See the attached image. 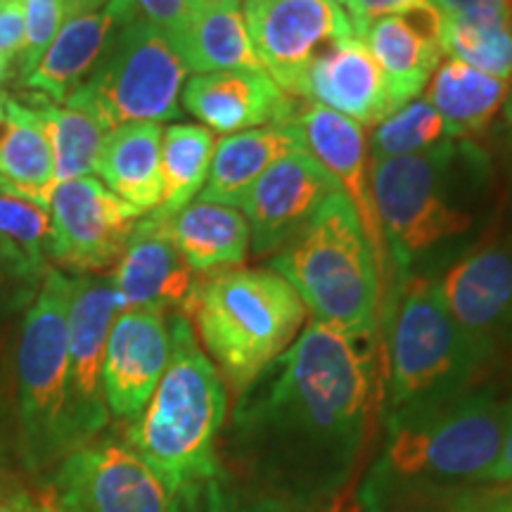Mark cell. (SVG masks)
Segmentation results:
<instances>
[{"instance_id": "6da1fadb", "label": "cell", "mask_w": 512, "mask_h": 512, "mask_svg": "<svg viewBox=\"0 0 512 512\" xmlns=\"http://www.w3.org/2000/svg\"><path fill=\"white\" fill-rule=\"evenodd\" d=\"M377 396L375 335L313 320L235 413L256 486L302 512L335 501L354 477Z\"/></svg>"}, {"instance_id": "7a4b0ae2", "label": "cell", "mask_w": 512, "mask_h": 512, "mask_svg": "<svg viewBox=\"0 0 512 512\" xmlns=\"http://www.w3.org/2000/svg\"><path fill=\"white\" fill-rule=\"evenodd\" d=\"M171 356L150 401L126 430V446L152 467L169 494L219 475L216 437L226 420V384L209 361L190 320L169 325Z\"/></svg>"}, {"instance_id": "3957f363", "label": "cell", "mask_w": 512, "mask_h": 512, "mask_svg": "<svg viewBox=\"0 0 512 512\" xmlns=\"http://www.w3.org/2000/svg\"><path fill=\"white\" fill-rule=\"evenodd\" d=\"M183 316L195 320L219 375L245 394L292 347L306 306L273 268H226L197 280Z\"/></svg>"}, {"instance_id": "277c9868", "label": "cell", "mask_w": 512, "mask_h": 512, "mask_svg": "<svg viewBox=\"0 0 512 512\" xmlns=\"http://www.w3.org/2000/svg\"><path fill=\"white\" fill-rule=\"evenodd\" d=\"M491 356L448 313L437 283L408 278L389 328V430L470 394Z\"/></svg>"}, {"instance_id": "5b68a950", "label": "cell", "mask_w": 512, "mask_h": 512, "mask_svg": "<svg viewBox=\"0 0 512 512\" xmlns=\"http://www.w3.org/2000/svg\"><path fill=\"white\" fill-rule=\"evenodd\" d=\"M271 266L320 323L377 335L382 275L344 192L318 209L309 226L275 254Z\"/></svg>"}, {"instance_id": "8992f818", "label": "cell", "mask_w": 512, "mask_h": 512, "mask_svg": "<svg viewBox=\"0 0 512 512\" xmlns=\"http://www.w3.org/2000/svg\"><path fill=\"white\" fill-rule=\"evenodd\" d=\"M508 430V401L465 394L437 411L392 427L384 470L422 491L472 484L496 463Z\"/></svg>"}, {"instance_id": "52a82bcc", "label": "cell", "mask_w": 512, "mask_h": 512, "mask_svg": "<svg viewBox=\"0 0 512 512\" xmlns=\"http://www.w3.org/2000/svg\"><path fill=\"white\" fill-rule=\"evenodd\" d=\"M185 74L188 67L174 38L136 17L119 29L93 74L64 105L91 112L107 131L124 124H162L178 117Z\"/></svg>"}, {"instance_id": "ba28073f", "label": "cell", "mask_w": 512, "mask_h": 512, "mask_svg": "<svg viewBox=\"0 0 512 512\" xmlns=\"http://www.w3.org/2000/svg\"><path fill=\"white\" fill-rule=\"evenodd\" d=\"M69 304L72 278L43 273V285L24 316L17 349L19 415L31 467H43L64 444V403L69 368Z\"/></svg>"}, {"instance_id": "9c48e42d", "label": "cell", "mask_w": 512, "mask_h": 512, "mask_svg": "<svg viewBox=\"0 0 512 512\" xmlns=\"http://www.w3.org/2000/svg\"><path fill=\"white\" fill-rule=\"evenodd\" d=\"M456 145L444 140L418 155L370 164V188L389 259L406 278L418 256L470 226V216L448 197V171ZM401 278V280H403Z\"/></svg>"}, {"instance_id": "30bf717a", "label": "cell", "mask_w": 512, "mask_h": 512, "mask_svg": "<svg viewBox=\"0 0 512 512\" xmlns=\"http://www.w3.org/2000/svg\"><path fill=\"white\" fill-rule=\"evenodd\" d=\"M242 12L261 69L292 98H304L316 60L356 36L335 0H245Z\"/></svg>"}, {"instance_id": "8fae6325", "label": "cell", "mask_w": 512, "mask_h": 512, "mask_svg": "<svg viewBox=\"0 0 512 512\" xmlns=\"http://www.w3.org/2000/svg\"><path fill=\"white\" fill-rule=\"evenodd\" d=\"M119 297L112 275L72 280L69 304V368L67 403H64V444L67 453L91 439L107 425L110 411L102 389L107 337L119 316Z\"/></svg>"}, {"instance_id": "7c38bea8", "label": "cell", "mask_w": 512, "mask_h": 512, "mask_svg": "<svg viewBox=\"0 0 512 512\" xmlns=\"http://www.w3.org/2000/svg\"><path fill=\"white\" fill-rule=\"evenodd\" d=\"M48 209V254L60 266L83 275L117 264L143 216L95 176L57 185Z\"/></svg>"}, {"instance_id": "4fadbf2b", "label": "cell", "mask_w": 512, "mask_h": 512, "mask_svg": "<svg viewBox=\"0 0 512 512\" xmlns=\"http://www.w3.org/2000/svg\"><path fill=\"white\" fill-rule=\"evenodd\" d=\"M162 479L117 441L74 448L55 477V512H171Z\"/></svg>"}, {"instance_id": "5bb4252c", "label": "cell", "mask_w": 512, "mask_h": 512, "mask_svg": "<svg viewBox=\"0 0 512 512\" xmlns=\"http://www.w3.org/2000/svg\"><path fill=\"white\" fill-rule=\"evenodd\" d=\"M337 192H342L337 178L309 150L278 159L252 185L240 207L254 254L280 252Z\"/></svg>"}, {"instance_id": "9a60e30c", "label": "cell", "mask_w": 512, "mask_h": 512, "mask_svg": "<svg viewBox=\"0 0 512 512\" xmlns=\"http://www.w3.org/2000/svg\"><path fill=\"white\" fill-rule=\"evenodd\" d=\"M169 356L171 335L164 311H119L107 337L102 366L107 411L119 420L136 418L162 380Z\"/></svg>"}, {"instance_id": "2e32d148", "label": "cell", "mask_w": 512, "mask_h": 512, "mask_svg": "<svg viewBox=\"0 0 512 512\" xmlns=\"http://www.w3.org/2000/svg\"><path fill=\"white\" fill-rule=\"evenodd\" d=\"M119 309H188L197 275L185 264L169 235V219L159 211L136 223L112 273Z\"/></svg>"}, {"instance_id": "e0dca14e", "label": "cell", "mask_w": 512, "mask_h": 512, "mask_svg": "<svg viewBox=\"0 0 512 512\" xmlns=\"http://www.w3.org/2000/svg\"><path fill=\"white\" fill-rule=\"evenodd\" d=\"M444 15L434 3H420L401 15L370 24L361 41L380 67L394 112L425 91L439 69Z\"/></svg>"}, {"instance_id": "ac0fdd59", "label": "cell", "mask_w": 512, "mask_h": 512, "mask_svg": "<svg viewBox=\"0 0 512 512\" xmlns=\"http://www.w3.org/2000/svg\"><path fill=\"white\" fill-rule=\"evenodd\" d=\"M294 121L302 126L311 155L337 178L339 188L354 204L368 245L373 249L375 264L380 268V275H384L387 273L389 252L380 219H377L373 188H370L368 145L366 136H363V126L328 110V107L316 105V102L299 105Z\"/></svg>"}, {"instance_id": "d6986e66", "label": "cell", "mask_w": 512, "mask_h": 512, "mask_svg": "<svg viewBox=\"0 0 512 512\" xmlns=\"http://www.w3.org/2000/svg\"><path fill=\"white\" fill-rule=\"evenodd\" d=\"M183 105L204 128L240 133L249 128L290 124L299 105L264 69L197 74L183 86Z\"/></svg>"}, {"instance_id": "ffe728a7", "label": "cell", "mask_w": 512, "mask_h": 512, "mask_svg": "<svg viewBox=\"0 0 512 512\" xmlns=\"http://www.w3.org/2000/svg\"><path fill=\"white\" fill-rule=\"evenodd\" d=\"M448 313L460 328L496 351L512 337V249L484 247L470 254L437 283Z\"/></svg>"}, {"instance_id": "44dd1931", "label": "cell", "mask_w": 512, "mask_h": 512, "mask_svg": "<svg viewBox=\"0 0 512 512\" xmlns=\"http://www.w3.org/2000/svg\"><path fill=\"white\" fill-rule=\"evenodd\" d=\"M136 17L133 0H110L100 10L69 15L34 72L24 79L27 88L43 93L55 105H62L74 88L93 74L119 29Z\"/></svg>"}, {"instance_id": "7402d4cb", "label": "cell", "mask_w": 512, "mask_h": 512, "mask_svg": "<svg viewBox=\"0 0 512 512\" xmlns=\"http://www.w3.org/2000/svg\"><path fill=\"white\" fill-rule=\"evenodd\" d=\"M309 98L358 126H377L394 114L380 67L356 36L337 43L309 69L304 100Z\"/></svg>"}, {"instance_id": "603a6c76", "label": "cell", "mask_w": 512, "mask_h": 512, "mask_svg": "<svg viewBox=\"0 0 512 512\" xmlns=\"http://www.w3.org/2000/svg\"><path fill=\"white\" fill-rule=\"evenodd\" d=\"M304 150H309V145L297 121L223 136L214 147L202 200L240 209L247 192L264 176V171L278 159Z\"/></svg>"}, {"instance_id": "cb8c5ba5", "label": "cell", "mask_w": 512, "mask_h": 512, "mask_svg": "<svg viewBox=\"0 0 512 512\" xmlns=\"http://www.w3.org/2000/svg\"><path fill=\"white\" fill-rule=\"evenodd\" d=\"M162 126L124 124L105 138L95 174L107 190L138 214L162 204Z\"/></svg>"}, {"instance_id": "d4e9b609", "label": "cell", "mask_w": 512, "mask_h": 512, "mask_svg": "<svg viewBox=\"0 0 512 512\" xmlns=\"http://www.w3.org/2000/svg\"><path fill=\"white\" fill-rule=\"evenodd\" d=\"M166 219L171 240L195 273L233 268L247 259L252 233L240 209L197 200Z\"/></svg>"}, {"instance_id": "484cf974", "label": "cell", "mask_w": 512, "mask_h": 512, "mask_svg": "<svg viewBox=\"0 0 512 512\" xmlns=\"http://www.w3.org/2000/svg\"><path fill=\"white\" fill-rule=\"evenodd\" d=\"M0 185L43 207L55 190L53 150L41 112L10 95L0 124Z\"/></svg>"}, {"instance_id": "4316f807", "label": "cell", "mask_w": 512, "mask_h": 512, "mask_svg": "<svg viewBox=\"0 0 512 512\" xmlns=\"http://www.w3.org/2000/svg\"><path fill=\"white\" fill-rule=\"evenodd\" d=\"M188 72L216 74L261 69L249 43L242 0H207L195 3V12L181 43H178Z\"/></svg>"}, {"instance_id": "83f0119b", "label": "cell", "mask_w": 512, "mask_h": 512, "mask_svg": "<svg viewBox=\"0 0 512 512\" xmlns=\"http://www.w3.org/2000/svg\"><path fill=\"white\" fill-rule=\"evenodd\" d=\"M508 95L510 81L477 72L453 57L439 64L425 88V102H430L444 121L446 138H470L484 133L508 102Z\"/></svg>"}, {"instance_id": "f1b7e54d", "label": "cell", "mask_w": 512, "mask_h": 512, "mask_svg": "<svg viewBox=\"0 0 512 512\" xmlns=\"http://www.w3.org/2000/svg\"><path fill=\"white\" fill-rule=\"evenodd\" d=\"M214 133L204 126L176 124L162 133V204L159 214L174 216L195 200L209 178Z\"/></svg>"}, {"instance_id": "f546056e", "label": "cell", "mask_w": 512, "mask_h": 512, "mask_svg": "<svg viewBox=\"0 0 512 512\" xmlns=\"http://www.w3.org/2000/svg\"><path fill=\"white\" fill-rule=\"evenodd\" d=\"M43 124H46L50 150H53L55 164V188L57 185L95 174V162H98L105 138L110 136L105 124L91 112L72 105H55V102H43L41 107Z\"/></svg>"}, {"instance_id": "4dcf8cb0", "label": "cell", "mask_w": 512, "mask_h": 512, "mask_svg": "<svg viewBox=\"0 0 512 512\" xmlns=\"http://www.w3.org/2000/svg\"><path fill=\"white\" fill-rule=\"evenodd\" d=\"M444 55L496 79H512V29L505 24H479L444 17L441 27Z\"/></svg>"}, {"instance_id": "1f68e13d", "label": "cell", "mask_w": 512, "mask_h": 512, "mask_svg": "<svg viewBox=\"0 0 512 512\" xmlns=\"http://www.w3.org/2000/svg\"><path fill=\"white\" fill-rule=\"evenodd\" d=\"M446 126L425 100H413L377 124L373 136V162L427 152L444 143Z\"/></svg>"}, {"instance_id": "d6a6232c", "label": "cell", "mask_w": 512, "mask_h": 512, "mask_svg": "<svg viewBox=\"0 0 512 512\" xmlns=\"http://www.w3.org/2000/svg\"><path fill=\"white\" fill-rule=\"evenodd\" d=\"M0 233L17 249L29 266L41 275L46 273L50 209L29 197L17 195L0 185Z\"/></svg>"}, {"instance_id": "836d02e7", "label": "cell", "mask_w": 512, "mask_h": 512, "mask_svg": "<svg viewBox=\"0 0 512 512\" xmlns=\"http://www.w3.org/2000/svg\"><path fill=\"white\" fill-rule=\"evenodd\" d=\"M171 512H302L292 505L264 494L261 489H235L219 475L178 491L171 501Z\"/></svg>"}, {"instance_id": "e575fe53", "label": "cell", "mask_w": 512, "mask_h": 512, "mask_svg": "<svg viewBox=\"0 0 512 512\" xmlns=\"http://www.w3.org/2000/svg\"><path fill=\"white\" fill-rule=\"evenodd\" d=\"M430 491L437 494H430V501L420 505L425 512H512V479Z\"/></svg>"}, {"instance_id": "d590c367", "label": "cell", "mask_w": 512, "mask_h": 512, "mask_svg": "<svg viewBox=\"0 0 512 512\" xmlns=\"http://www.w3.org/2000/svg\"><path fill=\"white\" fill-rule=\"evenodd\" d=\"M22 8L24 48L17 60L19 69H22L19 74H22V79H27L67 19V0H22Z\"/></svg>"}, {"instance_id": "8d00e7d4", "label": "cell", "mask_w": 512, "mask_h": 512, "mask_svg": "<svg viewBox=\"0 0 512 512\" xmlns=\"http://www.w3.org/2000/svg\"><path fill=\"white\" fill-rule=\"evenodd\" d=\"M133 5H136L138 17L147 19L157 29H162L166 36L174 38L176 48L188 31L192 12H195L192 0H133Z\"/></svg>"}, {"instance_id": "74e56055", "label": "cell", "mask_w": 512, "mask_h": 512, "mask_svg": "<svg viewBox=\"0 0 512 512\" xmlns=\"http://www.w3.org/2000/svg\"><path fill=\"white\" fill-rule=\"evenodd\" d=\"M420 3H434V0H344L349 12V22L354 27L356 38H363L370 24L389 15H401L408 8Z\"/></svg>"}, {"instance_id": "f35d334b", "label": "cell", "mask_w": 512, "mask_h": 512, "mask_svg": "<svg viewBox=\"0 0 512 512\" xmlns=\"http://www.w3.org/2000/svg\"><path fill=\"white\" fill-rule=\"evenodd\" d=\"M24 48L22 0H0V57L17 60Z\"/></svg>"}, {"instance_id": "ab89813d", "label": "cell", "mask_w": 512, "mask_h": 512, "mask_svg": "<svg viewBox=\"0 0 512 512\" xmlns=\"http://www.w3.org/2000/svg\"><path fill=\"white\" fill-rule=\"evenodd\" d=\"M8 275L15 280H36L38 273L29 266V261L17 252L15 247L5 240V235L0 233V278Z\"/></svg>"}, {"instance_id": "60d3db41", "label": "cell", "mask_w": 512, "mask_h": 512, "mask_svg": "<svg viewBox=\"0 0 512 512\" xmlns=\"http://www.w3.org/2000/svg\"><path fill=\"white\" fill-rule=\"evenodd\" d=\"M503 479H512V399L508 401V430H505V439H503V448L498 453L496 463L484 472L477 482L472 484H482V482H503Z\"/></svg>"}, {"instance_id": "b9f144b4", "label": "cell", "mask_w": 512, "mask_h": 512, "mask_svg": "<svg viewBox=\"0 0 512 512\" xmlns=\"http://www.w3.org/2000/svg\"><path fill=\"white\" fill-rule=\"evenodd\" d=\"M107 3H110V0H67V17L81 15V12L100 10L102 5H107Z\"/></svg>"}, {"instance_id": "7bdbcfd3", "label": "cell", "mask_w": 512, "mask_h": 512, "mask_svg": "<svg viewBox=\"0 0 512 512\" xmlns=\"http://www.w3.org/2000/svg\"><path fill=\"white\" fill-rule=\"evenodd\" d=\"M0 512H38L27 498H5L0 501Z\"/></svg>"}, {"instance_id": "ee69618b", "label": "cell", "mask_w": 512, "mask_h": 512, "mask_svg": "<svg viewBox=\"0 0 512 512\" xmlns=\"http://www.w3.org/2000/svg\"><path fill=\"white\" fill-rule=\"evenodd\" d=\"M10 74H12V62L5 60V57H0V95H3V86Z\"/></svg>"}, {"instance_id": "f6af8a7d", "label": "cell", "mask_w": 512, "mask_h": 512, "mask_svg": "<svg viewBox=\"0 0 512 512\" xmlns=\"http://www.w3.org/2000/svg\"><path fill=\"white\" fill-rule=\"evenodd\" d=\"M505 119L512 124V95L508 98V102H505Z\"/></svg>"}, {"instance_id": "bcb514c9", "label": "cell", "mask_w": 512, "mask_h": 512, "mask_svg": "<svg viewBox=\"0 0 512 512\" xmlns=\"http://www.w3.org/2000/svg\"><path fill=\"white\" fill-rule=\"evenodd\" d=\"M5 98H8V95H0V124H3V117H5Z\"/></svg>"}, {"instance_id": "7dc6e473", "label": "cell", "mask_w": 512, "mask_h": 512, "mask_svg": "<svg viewBox=\"0 0 512 512\" xmlns=\"http://www.w3.org/2000/svg\"><path fill=\"white\" fill-rule=\"evenodd\" d=\"M192 3H207V0H192Z\"/></svg>"}, {"instance_id": "c3c4849f", "label": "cell", "mask_w": 512, "mask_h": 512, "mask_svg": "<svg viewBox=\"0 0 512 512\" xmlns=\"http://www.w3.org/2000/svg\"><path fill=\"white\" fill-rule=\"evenodd\" d=\"M335 3H337V5H344V0H335Z\"/></svg>"}]
</instances>
